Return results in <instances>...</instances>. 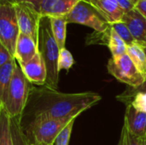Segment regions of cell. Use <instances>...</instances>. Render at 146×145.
<instances>
[{
    "label": "cell",
    "mask_w": 146,
    "mask_h": 145,
    "mask_svg": "<svg viewBox=\"0 0 146 145\" xmlns=\"http://www.w3.org/2000/svg\"><path fill=\"white\" fill-rule=\"evenodd\" d=\"M101 99L102 97L95 92L63 93L46 85L41 88L32 87L25 109H27L33 118L78 117L82 112L96 105Z\"/></svg>",
    "instance_id": "cell-1"
},
{
    "label": "cell",
    "mask_w": 146,
    "mask_h": 145,
    "mask_svg": "<svg viewBox=\"0 0 146 145\" xmlns=\"http://www.w3.org/2000/svg\"><path fill=\"white\" fill-rule=\"evenodd\" d=\"M38 50L41 55L47 69V80L45 85L57 89L59 80L58 58L60 49L54 38L50 17L42 16L39 23Z\"/></svg>",
    "instance_id": "cell-2"
},
{
    "label": "cell",
    "mask_w": 146,
    "mask_h": 145,
    "mask_svg": "<svg viewBox=\"0 0 146 145\" xmlns=\"http://www.w3.org/2000/svg\"><path fill=\"white\" fill-rule=\"evenodd\" d=\"M31 89V83L17 64L9 84L6 102L0 107H3L11 118L21 117L27 107Z\"/></svg>",
    "instance_id": "cell-3"
},
{
    "label": "cell",
    "mask_w": 146,
    "mask_h": 145,
    "mask_svg": "<svg viewBox=\"0 0 146 145\" xmlns=\"http://www.w3.org/2000/svg\"><path fill=\"white\" fill-rule=\"evenodd\" d=\"M74 118L54 119L49 117H35L29 125L28 131L32 136L31 143L41 145L55 144L56 138L65 126Z\"/></svg>",
    "instance_id": "cell-4"
},
{
    "label": "cell",
    "mask_w": 146,
    "mask_h": 145,
    "mask_svg": "<svg viewBox=\"0 0 146 145\" xmlns=\"http://www.w3.org/2000/svg\"><path fill=\"white\" fill-rule=\"evenodd\" d=\"M107 68L112 76L129 87H138L146 80L127 54L117 57L112 56L108 62Z\"/></svg>",
    "instance_id": "cell-5"
},
{
    "label": "cell",
    "mask_w": 146,
    "mask_h": 145,
    "mask_svg": "<svg viewBox=\"0 0 146 145\" xmlns=\"http://www.w3.org/2000/svg\"><path fill=\"white\" fill-rule=\"evenodd\" d=\"M21 32L14 5L0 3V44L15 56L17 39Z\"/></svg>",
    "instance_id": "cell-6"
},
{
    "label": "cell",
    "mask_w": 146,
    "mask_h": 145,
    "mask_svg": "<svg viewBox=\"0 0 146 145\" xmlns=\"http://www.w3.org/2000/svg\"><path fill=\"white\" fill-rule=\"evenodd\" d=\"M68 23H77L92 28L95 32H103L110 27L99 12L89 3L81 0L73 10L66 15Z\"/></svg>",
    "instance_id": "cell-7"
},
{
    "label": "cell",
    "mask_w": 146,
    "mask_h": 145,
    "mask_svg": "<svg viewBox=\"0 0 146 145\" xmlns=\"http://www.w3.org/2000/svg\"><path fill=\"white\" fill-rule=\"evenodd\" d=\"M20 32L30 36L37 44L38 42L39 23L42 15L39 10L30 3H21L14 5Z\"/></svg>",
    "instance_id": "cell-8"
},
{
    "label": "cell",
    "mask_w": 146,
    "mask_h": 145,
    "mask_svg": "<svg viewBox=\"0 0 146 145\" xmlns=\"http://www.w3.org/2000/svg\"><path fill=\"white\" fill-rule=\"evenodd\" d=\"M19 66L31 84L45 85L47 80V69L45 63L38 52L31 61L27 63L19 64Z\"/></svg>",
    "instance_id": "cell-9"
},
{
    "label": "cell",
    "mask_w": 146,
    "mask_h": 145,
    "mask_svg": "<svg viewBox=\"0 0 146 145\" xmlns=\"http://www.w3.org/2000/svg\"><path fill=\"white\" fill-rule=\"evenodd\" d=\"M91 3L110 25L122 21L124 12L117 0H89Z\"/></svg>",
    "instance_id": "cell-10"
},
{
    "label": "cell",
    "mask_w": 146,
    "mask_h": 145,
    "mask_svg": "<svg viewBox=\"0 0 146 145\" xmlns=\"http://www.w3.org/2000/svg\"><path fill=\"white\" fill-rule=\"evenodd\" d=\"M81 0H43L39 12L42 16H65Z\"/></svg>",
    "instance_id": "cell-11"
},
{
    "label": "cell",
    "mask_w": 146,
    "mask_h": 145,
    "mask_svg": "<svg viewBox=\"0 0 146 145\" xmlns=\"http://www.w3.org/2000/svg\"><path fill=\"white\" fill-rule=\"evenodd\" d=\"M123 124L133 134L142 139H146V113L139 111L128 104L126 108Z\"/></svg>",
    "instance_id": "cell-12"
},
{
    "label": "cell",
    "mask_w": 146,
    "mask_h": 145,
    "mask_svg": "<svg viewBox=\"0 0 146 145\" xmlns=\"http://www.w3.org/2000/svg\"><path fill=\"white\" fill-rule=\"evenodd\" d=\"M122 21L129 28L133 37L139 43H146V18L136 9L124 14Z\"/></svg>",
    "instance_id": "cell-13"
},
{
    "label": "cell",
    "mask_w": 146,
    "mask_h": 145,
    "mask_svg": "<svg viewBox=\"0 0 146 145\" xmlns=\"http://www.w3.org/2000/svg\"><path fill=\"white\" fill-rule=\"evenodd\" d=\"M38 52V44L30 36L21 32L15 52V58L18 64L28 62Z\"/></svg>",
    "instance_id": "cell-14"
},
{
    "label": "cell",
    "mask_w": 146,
    "mask_h": 145,
    "mask_svg": "<svg viewBox=\"0 0 146 145\" xmlns=\"http://www.w3.org/2000/svg\"><path fill=\"white\" fill-rule=\"evenodd\" d=\"M16 65V60L14 58L4 65L0 66V106L4 105L6 102L8 90Z\"/></svg>",
    "instance_id": "cell-15"
},
{
    "label": "cell",
    "mask_w": 146,
    "mask_h": 145,
    "mask_svg": "<svg viewBox=\"0 0 146 145\" xmlns=\"http://www.w3.org/2000/svg\"><path fill=\"white\" fill-rule=\"evenodd\" d=\"M51 28L54 38L59 46V49L62 50L65 48L66 35H67V17L65 16H55L50 17Z\"/></svg>",
    "instance_id": "cell-16"
},
{
    "label": "cell",
    "mask_w": 146,
    "mask_h": 145,
    "mask_svg": "<svg viewBox=\"0 0 146 145\" xmlns=\"http://www.w3.org/2000/svg\"><path fill=\"white\" fill-rule=\"evenodd\" d=\"M127 54L132 59L138 70L146 79V55L141 44L136 42L131 45H127Z\"/></svg>",
    "instance_id": "cell-17"
},
{
    "label": "cell",
    "mask_w": 146,
    "mask_h": 145,
    "mask_svg": "<svg viewBox=\"0 0 146 145\" xmlns=\"http://www.w3.org/2000/svg\"><path fill=\"white\" fill-rule=\"evenodd\" d=\"M0 145H13L10 116L3 107H0Z\"/></svg>",
    "instance_id": "cell-18"
},
{
    "label": "cell",
    "mask_w": 146,
    "mask_h": 145,
    "mask_svg": "<svg viewBox=\"0 0 146 145\" xmlns=\"http://www.w3.org/2000/svg\"><path fill=\"white\" fill-rule=\"evenodd\" d=\"M21 117H10V128L13 145H30V140L21 126Z\"/></svg>",
    "instance_id": "cell-19"
},
{
    "label": "cell",
    "mask_w": 146,
    "mask_h": 145,
    "mask_svg": "<svg viewBox=\"0 0 146 145\" xmlns=\"http://www.w3.org/2000/svg\"><path fill=\"white\" fill-rule=\"evenodd\" d=\"M108 47H109L113 57L123 56V55L127 54V44L118 35V33L112 28V26L110 28Z\"/></svg>",
    "instance_id": "cell-20"
},
{
    "label": "cell",
    "mask_w": 146,
    "mask_h": 145,
    "mask_svg": "<svg viewBox=\"0 0 146 145\" xmlns=\"http://www.w3.org/2000/svg\"><path fill=\"white\" fill-rule=\"evenodd\" d=\"M144 140L133 134L125 124H123L118 145H144Z\"/></svg>",
    "instance_id": "cell-21"
},
{
    "label": "cell",
    "mask_w": 146,
    "mask_h": 145,
    "mask_svg": "<svg viewBox=\"0 0 146 145\" xmlns=\"http://www.w3.org/2000/svg\"><path fill=\"white\" fill-rule=\"evenodd\" d=\"M111 26L118 33V35L125 41V43L127 45H131L137 42L134 39V38L133 37L129 28L127 27V26L126 25L125 22H123V21L116 22V23L112 24Z\"/></svg>",
    "instance_id": "cell-22"
},
{
    "label": "cell",
    "mask_w": 146,
    "mask_h": 145,
    "mask_svg": "<svg viewBox=\"0 0 146 145\" xmlns=\"http://www.w3.org/2000/svg\"><path fill=\"white\" fill-rule=\"evenodd\" d=\"M74 63V57L70 51H68L66 48L60 50L59 58H58V70H66L68 71Z\"/></svg>",
    "instance_id": "cell-23"
},
{
    "label": "cell",
    "mask_w": 146,
    "mask_h": 145,
    "mask_svg": "<svg viewBox=\"0 0 146 145\" xmlns=\"http://www.w3.org/2000/svg\"><path fill=\"white\" fill-rule=\"evenodd\" d=\"M139 92L146 93V80L141 85H139L138 87H134V88L133 87H128L123 93L117 96L116 99L125 103L126 105H127L129 103V102L131 101V99Z\"/></svg>",
    "instance_id": "cell-24"
},
{
    "label": "cell",
    "mask_w": 146,
    "mask_h": 145,
    "mask_svg": "<svg viewBox=\"0 0 146 145\" xmlns=\"http://www.w3.org/2000/svg\"><path fill=\"white\" fill-rule=\"evenodd\" d=\"M75 120H76V118L73 119L65 126V128L59 133V135L56 138L55 145H68L69 141H70V137H71L73 126H74V124Z\"/></svg>",
    "instance_id": "cell-25"
},
{
    "label": "cell",
    "mask_w": 146,
    "mask_h": 145,
    "mask_svg": "<svg viewBox=\"0 0 146 145\" xmlns=\"http://www.w3.org/2000/svg\"><path fill=\"white\" fill-rule=\"evenodd\" d=\"M128 104H131L135 109L139 111L146 113V93H144V92L137 93L131 99Z\"/></svg>",
    "instance_id": "cell-26"
},
{
    "label": "cell",
    "mask_w": 146,
    "mask_h": 145,
    "mask_svg": "<svg viewBox=\"0 0 146 145\" xmlns=\"http://www.w3.org/2000/svg\"><path fill=\"white\" fill-rule=\"evenodd\" d=\"M15 56L11 55V53L2 44H0V66L4 65L5 63L13 60Z\"/></svg>",
    "instance_id": "cell-27"
},
{
    "label": "cell",
    "mask_w": 146,
    "mask_h": 145,
    "mask_svg": "<svg viewBox=\"0 0 146 145\" xmlns=\"http://www.w3.org/2000/svg\"><path fill=\"white\" fill-rule=\"evenodd\" d=\"M43 0H0V3H9L12 5L21 3H30L33 4L38 10L40 9V4Z\"/></svg>",
    "instance_id": "cell-28"
},
{
    "label": "cell",
    "mask_w": 146,
    "mask_h": 145,
    "mask_svg": "<svg viewBox=\"0 0 146 145\" xmlns=\"http://www.w3.org/2000/svg\"><path fill=\"white\" fill-rule=\"evenodd\" d=\"M117 2L124 13H127L135 9V3L133 0H117Z\"/></svg>",
    "instance_id": "cell-29"
},
{
    "label": "cell",
    "mask_w": 146,
    "mask_h": 145,
    "mask_svg": "<svg viewBox=\"0 0 146 145\" xmlns=\"http://www.w3.org/2000/svg\"><path fill=\"white\" fill-rule=\"evenodd\" d=\"M135 9L146 18V0H139L135 4Z\"/></svg>",
    "instance_id": "cell-30"
},
{
    "label": "cell",
    "mask_w": 146,
    "mask_h": 145,
    "mask_svg": "<svg viewBox=\"0 0 146 145\" xmlns=\"http://www.w3.org/2000/svg\"><path fill=\"white\" fill-rule=\"evenodd\" d=\"M139 44H141V45H142V47H143V49H144V50H145L146 55V43H139Z\"/></svg>",
    "instance_id": "cell-31"
},
{
    "label": "cell",
    "mask_w": 146,
    "mask_h": 145,
    "mask_svg": "<svg viewBox=\"0 0 146 145\" xmlns=\"http://www.w3.org/2000/svg\"><path fill=\"white\" fill-rule=\"evenodd\" d=\"M30 145H41V144H35V143H31V142H30Z\"/></svg>",
    "instance_id": "cell-32"
},
{
    "label": "cell",
    "mask_w": 146,
    "mask_h": 145,
    "mask_svg": "<svg viewBox=\"0 0 146 145\" xmlns=\"http://www.w3.org/2000/svg\"><path fill=\"white\" fill-rule=\"evenodd\" d=\"M144 145H146V139L144 140Z\"/></svg>",
    "instance_id": "cell-33"
},
{
    "label": "cell",
    "mask_w": 146,
    "mask_h": 145,
    "mask_svg": "<svg viewBox=\"0 0 146 145\" xmlns=\"http://www.w3.org/2000/svg\"><path fill=\"white\" fill-rule=\"evenodd\" d=\"M83 1H85V2H87V3H89V0H83Z\"/></svg>",
    "instance_id": "cell-34"
},
{
    "label": "cell",
    "mask_w": 146,
    "mask_h": 145,
    "mask_svg": "<svg viewBox=\"0 0 146 145\" xmlns=\"http://www.w3.org/2000/svg\"><path fill=\"white\" fill-rule=\"evenodd\" d=\"M55 144H50V145H54Z\"/></svg>",
    "instance_id": "cell-35"
}]
</instances>
